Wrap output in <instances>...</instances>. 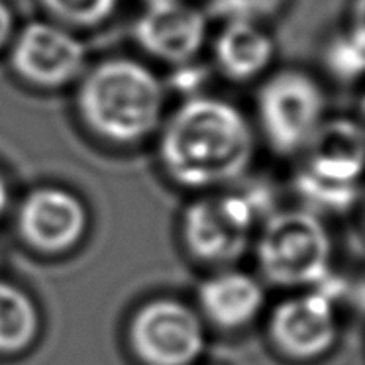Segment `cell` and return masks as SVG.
<instances>
[{
  "label": "cell",
  "instance_id": "1",
  "mask_svg": "<svg viewBox=\"0 0 365 365\" xmlns=\"http://www.w3.org/2000/svg\"><path fill=\"white\" fill-rule=\"evenodd\" d=\"M254 155V132L232 104L192 96L171 114L159 142L167 175L189 189H210L244 175Z\"/></svg>",
  "mask_w": 365,
  "mask_h": 365
},
{
  "label": "cell",
  "instance_id": "2",
  "mask_svg": "<svg viewBox=\"0 0 365 365\" xmlns=\"http://www.w3.org/2000/svg\"><path fill=\"white\" fill-rule=\"evenodd\" d=\"M77 108L88 130L106 142L135 143L158 130L163 112L161 83L145 65L108 59L83 77Z\"/></svg>",
  "mask_w": 365,
  "mask_h": 365
},
{
  "label": "cell",
  "instance_id": "3",
  "mask_svg": "<svg viewBox=\"0 0 365 365\" xmlns=\"http://www.w3.org/2000/svg\"><path fill=\"white\" fill-rule=\"evenodd\" d=\"M304 150L307 159L294 179L299 195L320 210H349L361 191V130L348 120L324 122Z\"/></svg>",
  "mask_w": 365,
  "mask_h": 365
},
{
  "label": "cell",
  "instance_id": "4",
  "mask_svg": "<svg viewBox=\"0 0 365 365\" xmlns=\"http://www.w3.org/2000/svg\"><path fill=\"white\" fill-rule=\"evenodd\" d=\"M332 240L309 210H283L267 218L257 240V263L279 287H312L330 271Z\"/></svg>",
  "mask_w": 365,
  "mask_h": 365
},
{
  "label": "cell",
  "instance_id": "5",
  "mask_svg": "<svg viewBox=\"0 0 365 365\" xmlns=\"http://www.w3.org/2000/svg\"><path fill=\"white\" fill-rule=\"evenodd\" d=\"M269 207L267 191L252 189L195 200L182 216L185 246L205 263L224 265L238 259L250 246L255 222Z\"/></svg>",
  "mask_w": 365,
  "mask_h": 365
},
{
  "label": "cell",
  "instance_id": "6",
  "mask_svg": "<svg viewBox=\"0 0 365 365\" xmlns=\"http://www.w3.org/2000/svg\"><path fill=\"white\" fill-rule=\"evenodd\" d=\"M324 108L322 88L301 71L277 73L257 96L263 134L279 153L304 150L324 124Z\"/></svg>",
  "mask_w": 365,
  "mask_h": 365
},
{
  "label": "cell",
  "instance_id": "7",
  "mask_svg": "<svg viewBox=\"0 0 365 365\" xmlns=\"http://www.w3.org/2000/svg\"><path fill=\"white\" fill-rule=\"evenodd\" d=\"M128 338L143 365H192L207 344L199 314L173 299L143 304L130 322Z\"/></svg>",
  "mask_w": 365,
  "mask_h": 365
},
{
  "label": "cell",
  "instance_id": "8",
  "mask_svg": "<svg viewBox=\"0 0 365 365\" xmlns=\"http://www.w3.org/2000/svg\"><path fill=\"white\" fill-rule=\"evenodd\" d=\"M85 57V46L69 30L51 22H32L18 34L10 63L26 83L57 88L79 77Z\"/></svg>",
  "mask_w": 365,
  "mask_h": 365
},
{
  "label": "cell",
  "instance_id": "9",
  "mask_svg": "<svg viewBox=\"0 0 365 365\" xmlns=\"http://www.w3.org/2000/svg\"><path fill=\"white\" fill-rule=\"evenodd\" d=\"M87 230V208L73 192L56 187L36 189L20 205L18 232L41 254H63L77 246Z\"/></svg>",
  "mask_w": 365,
  "mask_h": 365
},
{
  "label": "cell",
  "instance_id": "10",
  "mask_svg": "<svg viewBox=\"0 0 365 365\" xmlns=\"http://www.w3.org/2000/svg\"><path fill=\"white\" fill-rule=\"evenodd\" d=\"M269 336L293 359L324 356L338 336L334 304L317 291L287 299L271 314Z\"/></svg>",
  "mask_w": 365,
  "mask_h": 365
},
{
  "label": "cell",
  "instance_id": "11",
  "mask_svg": "<svg viewBox=\"0 0 365 365\" xmlns=\"http://www.w3.org/2000/svg\"><path fill=\"white\" fill-rule=\"evenodd\" d=\"M135 40L150 56L187 65L207 40V18L185 0L150 4L135 24Z\"/></svg>",
  "mask_w": 365,
  "mask_h": 365
},
{
  "label": "cell",
  "instance_id": "12",
  "mask_svg": "<svg viewBox=\"0 0 365 365\" xmlns=\"http://www.w3.org/2000/svg\"><path fill=\"white\" fill-rule=\"evenodd\" d=\"M199 302L212 324L238 330L262 312L265 293L259 281L252 275L242 271H222L200 285Z\"/></svg>",
  "mask_w": 365,
  "mask_h": 365
},
{
  "label": "cell",
  "instance_id": "13",
  "mask_svg": "<svg viewBox=\"0 0 365 365\" xmlns=\"http://www.w3.org/2000/svg\"><path fill=\"white\" fill-rule=\"evenodd\" d=\"M273 53V40L255 22L228 20L215 41L216 63L234 81L257 77L267 69Z\"/></svg>",
  "mask_w": 365,
  "mask_h": 365
},
{
  "label": "cell",
  "instance_id": "14",
  "mask_svg": "<svg viewBox=\"0 0 365 365\" xmlns=\"http://www.w3.org/2000/svg\"><path fill=\"white\" fill-rule=\"evenodd\" d=\"M40 314L34 301L12 283L0 281V354H20L38 338Z\"/></svg>",
  "mask_w": 365,
  "mask_h": 365
},
{
  "label": "cell",
  "instance_id": "15",
  "mask_svg": "<svg viewBox=\"0 0 365 365\" xmlns=\"http://www.w3.org/2000/svg\"><path fill=\"white\" fill-rule=\"evenodd\" d=\"M328 69L341 81H356L364 71V24L341 32L326 49Z\"/></svg>",
  "mask_w": 365,
  "mask_h": 365
},
{
  "label": "cell",
  "instance_id": "16",
  "mask_svg": "<svg viewBox=\"0 0 365 365\" xmlns=\"http://www.w3.org/2000/svg\"><path fill=\"white\" fill-rule=\"evenodd\" d=\"M46 9L59 20L75 26H95L116 10L118 0H43Z\"/></svg>",
  "mask_w": 365,
  "mask_h": 365
},
{
  "label": "cell",
  "instance_id": "17",
  "mask_svg": "<svg viewBox=\"0 0 365 365\" xmlns=\"http://www.w3.org/2000/svg\"><path fill=\"white\" fill-rule=\"evenodd\" d=\"M285 0H215L216 10L226 20L257 22L275 14Z\"/></svg>",
  "mask_w": 365,
  "mask_h": 365
},
{
  "label": "cell",
  "instance_id": "18",
  "mask_svg": "<svg viewBox=\"0 0 365 365\" xmlns=\"http://www.w3.org/2000/svg\"><path fill=\"white\" fill-rule=\"evenodd\" d=\"M12 30H14V18H12V12H10L9 6L0 0V49L9 43L10 36H12Z\"/></svg>",
  "mask_w": 365,
  "mask_h": 365
},
{
  "label": "cell",
  "instance_id": "19",
  "mask_svg": "<svg viewBox=\"0 0 365 365\" xmlns=\"http://www.w3.org/2000/svg\"><path fill=\"white\" fill-rule=\"evenodd\" d=\"M6 207H9V187H6L2 173H0V216L6 210Z\"/></svg>",
  "mask_w": 365,
  "mask_h": 365
},
{
  "label": "cell",
  "instance_id": "20",
  "mask_svg": "<svg viewBox=\"0 0 365 365\" xmlns=\"http://www.w3.org/2000/svg\"><path fill=\"white\" fill-rule=\"evenodd\" d=\"M161 2H173V0H145V4H161Z\"/></svg>",
  "mask_w": 365,
  "mask_h": 365
}]
</instances>
